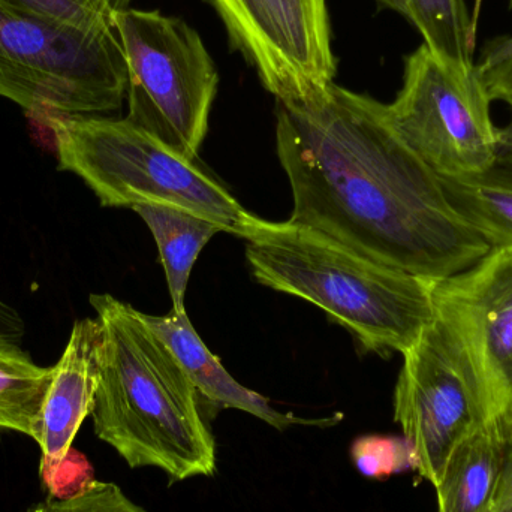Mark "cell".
<instances>
[{"label":"cell","mask_w":512,"mask_h":512,"mask_svg":"<svg viewBox=\"0 0 512 512\" xmlns=\"http://www.w3.org/2000/svg\"><path fill=\"white\" fill-rule=\"evenodd\" d=\"M276 117L289 221L429 282L489 254L441 177L397 134L387 104L333 83L307 104L277 102Z\"/></svg>","instance_id":"cell-1"},{"label":"cell","mask_w":512,"mask_h":512,"mask_svg":"<svg viewBox=\"0 0 512 512\" xmlns=\"http://www.w3.org/2000/svg\"><path fill=\"white\" fill-rule=\"evenodd\" d=\"M101 322L96 436L129 468H156L170 483L212 477L216 444L197 388L143 312L110 294L90 295Z\"/></svg>","instance_id":"cell-2"},{"label":"cell","mask_w":512,"mask_h":512,"mask_svg":"<svg viewBox=\"0 0 512 512\" xmlns=\"http://www.w3.org/2000/svg\"><path fill=\"white\" fill-rule=\"evenodd\" d=\"M242 239L256 282L315 304L366 351L405 354L433 321V282L313 228L254 215Z\"/></svg>","instance_id":"cell-3"},{"label":"cell","mask_w":512,"mask_h":512,"mask_svg":"<svg viewBox=\"0 0 512 512\" xmlns=\"http://www.w3.org/2000/svg\"><path fill=\"white\" fill-rule=\"evenodd\" d=\"M59 170L80 177L104 207L164 204L242 239L254 218L200 161L180 155L128 119L50 117Z\"/></svg>","instance_id":"cell-4"},{"label":"cell","mask_w":512,"mask_h":512,"mask_svg":"<svg viewBox=\"0 0 512 512\" xmlns=\"http://www.w3.org/2000/svg\"><path fill=\"white\" fill-rule=\"evenodd\" d=\"M128 69L117 27L81 29L0 0V96L45 122L122 107Z\"/></svg>","instance_id":"cell-5"},{"label":"cell","mask_w":512,"mask_h":512,"mask_svg":"<svg viewBox=\"0 0 512 512\" xmlns=\"http://www.w3.org/2000/svg\"><path fill=\"white\" fill-rule=\"evenodd\" d=\"M128 69L126 119L186 158L197 159L209 131L219 74L194 27L159 11L116 17Z\"/></svg>","instance_id":"cell-6"},{"label":"cell","mask_w":512,"mask_h":512,"mask_svg":"<svg viewBox=\"0 0 512 512\" xmlns=\"http://www.w3.org/2000/svg\"><path fill=\"white\" fill-rule=\"evenodd\" d=\"M490 104L477 69L451 68L423 44L406 57L402 89L387 105L415 155L439 177H465L489 168L501 150Z\"/></svg>","instance_id":"cell-7"},{"label":"cell","mask_w":512,"mask_h":512,"mask_svg":"<svg viewBox=\"0 0 512 512\" xmlns=\"http://www.w3.org/2000/svg\"><path fill=\"white\" fill-rule=\"evenodd\" d=\"M433 312L462 358L486 426L512 445V246L433 282Z\"/></svg>","instance_id":"cell-8"},{"label":"cell","mask_w":512,"mask_h":512,"mask_svg":"<svg viewBox=\"0 0 512 512\" xmlns=\"http://www.w3.org/2000/svg\"><path fill=\"white\" fill-rule=\"evenodd\" d=\"M228 41L279 104H307L334 83L327 0H209Z\"/></svg>","instance_id":"cell-9"},{"label":"cell","mask_w":512,"mask_h":512,"mask_svg":"<svg viewBox=\"0 0 512 512\" xmlns=\"http://www.w3.org/2000/svg\"><path fill=\"white\" fill-rule=\"evenodd\" d=\"M402 355L394 420L414 447L421 477L435 487L454 448L486 423L471 376L435 316Z\"/></svg>","instance_id":"cell-10"},{"label":"cell","mask_w":512,"mask_h":512,"mask_svg":"<svg viewBox=\"0 0 512 512\" xmlns=\"http://www.w3.org/2000/svg\"><path fill=\"white\" fill-rule=\"evenodd\" d=\"M102 327L98 318L78 319L68 345L53 366V382L42 409L41 469L62 462L95 405L101 360Z\"/></svg>","instance_id":"cell-11"},{"label":"cell","mask_w":512,"mask_h":512,"mask_svg":"<svg viewBox=\"0 0 512 512\" xmlns=\"http://www.w3.org/2000/svg\"><path fill=\"white\" fill-rule=\"evenodd\" d=\"M143 319L176 355L198 394L212 405L248 412L280 432L297 424L328 427L339 421V415L336 418L306 420L294 414L276 411L265 397L243 387L225 370L221 360L204 345L192 327L188 313H176L174 310L165 316L143 313Z\"/></svg>","instance_id":"cell-12"},{"label":"cell","mask_w":512,"mask_h":512,"mask_svg":"<svg viewBox=\"0 0 512 512\" xmlns=\"http://www.w3.org/2000/svg\"><path fill=\"white\" fill-rule=\"evenodd\" d=\"M510 447L501 432L486 424L463 439L435 486L438 512L489 511L501 489Z\"/></svg>","instance_id":"cell-13"},{"label":"cell","mask_w":512,"mask_h":512,"mask_svg":"<svg viewBox=\"0 0 512 512\" xmlns=\"http://www.w3.org/2000/svg\"><path fill=\"white\" fill-rule=\"evenodd\" d=\"M132 210L155 237L173 301L171 310L186 313V288L195 261L215 234L225 233L224 228L203 216L164 204H140Z\"/></svg>","instance_id":"cell-14"},{"label":"cell","mask_w":512,"mask_h":512,"mask_svg":"<svg viewBox=\"0 0 512 512\" xmlns=\"http://www.w3.org/2000/svg\"><path fill=\"white\" fill-rule=\"evenodd\" d=\"M441 180L454 209L492 248L512 246V150H499L481 173Z\"/></svg>","instance_id":"cell-15"},{"label":"cell","mask_w":512,"mask_h":512,"mask_svg":"<svg viewBox=\"0 0 512 512\" xmlns=\"http://www.w3.org/2000/svg\"><path fill=\"white\" fill-rule=\"evenodd\" d=\"M53 367L38 366L18 343L0 342V430L38 442Z\"/></svg>","instance_id":"cell-16"},{"label":"cell","mask_w":512,"mask_h":512,"mask_svg":"<svg viewBox=\"0 0 512 512\" xmlns=\"http://www.w3.org/2000/svg\"><path fill=\"white\" fill-rule=\"evenodd\" d=\"M408 20L423 44L442 62L463 72L475 71V27L465 0H406Z\"/></svg>","instance_id":"cell-17"},{"label":"cell","mask_w":512,"mask_h":512,"mask_svg":"<svg viewBox=\"0 0 512 512\" xmlns=\"http://www.w3.org/2000/svg\"><path fill=\"white\" fill-rule=\"evenodd\" d=\"M351 457L360 474L370 480L418 471L417 454L405 436H363L352 445Z\"/></svg>","instance_id":"cell-18"},{"label":"cell","mask_w":512,"mask_h":512,"mask_svg":"<svg viewBox=\"0 0 512 512\" xmlns=\"http://www.w3.org/2000/svg\"><path fill=\"white\" fill-rule=\"evenodd\" d=\"M27 8L81 29L116 27V17L132 0H14Z\"/></svg>","instance_id":"cell-19"},{"label":"cell","mask_w":512,"mask_h":512,"mask_svg":"<svg viewBox=\"0 0 512 512\" xmlns=\"http://www.w3.org/2000/svg\"><path fill=\"white\" fill-rule=\"evenodd\" d=\"M24 512H146L113 483L93 480L77 495L53 498L32 505Z\"/></svg>","instance_id":"cell-20"},{"label":"cell","mask_w":512,"mask_h":512,"mask_svg":"<svg viewBox=\"0 0 512 512\" xmlns=\"http://www.w3.org/2000/svg\"><path fill=\"white\" fill-rule=\"evenodd\" d=\"M42 486L53 498H69L80 493L93 481L92 468L86 457L72 448L68 456L51 468L41 469Z\"/></svg>","instance_id":"cell-21"},{"label":"cell","mask_w":512,"mask_h":512,"mask_svg":"<svg viewBox=\"0 0 512 512\" xmlns=\"http://www.w3.org/2000/svg\"><path fill=\"white\" fill-rule=\"evenodd\" d=\"M510 62H512V36H499L484 45L478 60H475V68L478 74H484Z\"/></svg>","instance_id":"cell-22"},{"label":"cell","mask_w":512,"mask_h":512,"mask_svg":"<svg viewBox=\"0 0 512 512\" xmlns=\"http://www.w3.org/2000/svg\"><path fill=\"white\" fill-rule=\"evenodd\" d=\"M480 75L490 101H502L512 108V62Z\"/></svg>","instance_id":"cell-23"},{"label":"cell","mask_w":512,"mask_h":512,"mask_svg":"<svg viewBox=\"0 0 512 512\" xmlns=\"http://www.w3.org/2000/svg\"><path fill=\"white\" fill-rule=\"evenodd\" d=\"M24 334H26V324L23 316L11 304L0 300V342L20 345Z\"/></svg>","instance_id":"cell-24"},{"label":"cell","mask_w":512,"mask_h":512,"mask_svg":"<svg viewBox=\"0 0 512 512\" xmlns=\"http://www.w3.org/2000/svg\"><path fill=\"white\" fill-rule=\"evenodd\" d=\"M487 512H512V445L508 450L507 466H505L501 489H499L492 508Z\"/></svg>","instance_id":"cell-25"},{"label":"cell","mask_w":512,"mask_h":512,"mask_svg":"<svg viewBox=\"0 0 512 512\" xmlns=\"http://www.w3.org/2000/svg\"><path fill=\"white\" fill-rule=\"evenodd\" d=\"M498 135L501 150H512V119L507 123V126L499 129Z\"/></svg>","instance_id":"cell-26"},{"label":"cell","mask_w":512,"mask_h":512,"mask_svg":"<svg viewBox=\"0 0 512 512\" xmlns=\"http://www.w3.org/2000/svg\"><path fill=\"white\" fill-rule=\"evenodd\" d=\"M381 5L387 6V8L393 9L397 14L403 15L408 18V5L406 0H378Z\"/></svg>","instance_id":"cell-27"},{"label":"cell","mask_w":512,"mask_h":512,"mask_svg":"<svg viewBox=\"0 0 512 512\" xmlns=\"http://www.w3.org/2000/svg\"><path fill=\"white\" fill-rule=\"evenodd\" d=\"M481 2H483V0H475L474 15H472V21H474L475 27H477L478 15H480Z\"/></svg>","instance_id":"cell-28"},{"label":"cell","mask_w":512,"mask_h":512,"mask_svg":"<svg viewBox=\"0 0 512 512\" xmlns=\"http://www.w3.org/2000/svg\"><path fill=\"white\" fill-rule=\"evenodd\" d=\"M508 2H510V6H512V0H508Z\"/></svg>","instance_id":"cell-29"}]
</instances>
